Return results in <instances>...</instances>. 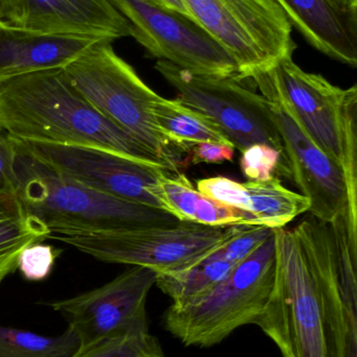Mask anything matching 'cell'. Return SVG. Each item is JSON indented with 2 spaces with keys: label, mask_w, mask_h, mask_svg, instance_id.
Returning a JSON list of instances; mask_svg holds the SVG:
<instances>
[{
  "label": "cell",
  "mask_w": 357,
  "mask_h": 357,
  "mask_svg": "<svg viewBox=\"0 0 357 357\" xmlns=\"http://www.w3.org/2000/svg\"><path fill=\"white\" fill-rule=\"evenodd\" d=\"M277 277L258 319L283 357H357V281L340 272L330 225L275 229Z\"/></svg>",
  "instance_id": "6da1fadb"
},
{
  "label": "cell",
  "mask_w": 357,
  "mask_h": 357,
  "mask_svg": "<svg viewBox=\"0 0 357 357\" xmlns=\"http://www.w3.org/2000/svg\"><path fill=\"white\" fill-rule=\"evenodd\" d=\"M0 126L18 142L94 146L178 173L146 144L99 112L63 68L0 81Z\"/></svg>",
  "instance_id": "7a4b0ae2"
},
{
  "label": "cell",
  "mask_w": 357,
  "mask_h": 357,
  "mask_svg": "<svg viewBox=\"0 0 357 357\" xmlns=\"http://www.w3.org/2000/svg\"><path fill=\"white\" fill-rule=\"evenodd\" d=\"M14 148L16 199L50 234L136 230L180 222L165 210L117 199L63 177L15 142Z\"/></svg>",
  "instance_id": "3957f363"
},
{
  "label": "cell",
  "mask_w": 357,
  "mask_h": 357,
  "mask_svg": "<svg viewBox=\"0 0 357 357\" xmlns=\"http://www.w3.org/2000/svg\"><path fill=\"white\" fill-rule=\"evenodd\" d=\"M261 96L281 102L310 139L343 169L350 209H357V86L343 89L306 73L293 56L252 77Z\"/></svg>",
  "instance_id": "277c9868"
},
{
  "label": "cell",
  "mask_w": 357,
  "mask_h": 357,
  "mask_svg": "<svg viewBox=\"0 0 357 357\" xmlns=\"http://www.w3.org/2000/svg\"><path fill=\"white\" fill-rule=\"evenodd\" d=\"M276 277L274 231L213 289L188 301L173 302L163 312V328L187 347L218 345L240 327L256 324Z\"/></svg>",
  "instance_id": "5b68a950"
},
{
  "label": "cell",
  "mask_w": 357,
  "mask_h": 357,
  "mask_svg": "<svg viewBox=\"0 0 357 357\" xmlns=\"http://www.w3.org/2000/svg\"><path fill=\"white\" fill-rule=\"evenodd\" d=\"M112 41L102 40L64 67L69 81L105 117L146 144L177 171L175 154L155 125L153 104L161 96L117 56Z\"/></svg>",
  "instance_id": "8992f818"
},
{
  "label": "cell",
  "mask_w": 357,
  "mask_h": 357,
  "mask_svg": "<svg viewBox=\"0 0 357 357\" xmlns=\"http://www.w3.org/2000/svg\"><path fill=\"white\" fill-rule=\"evenodd\" d=\"M191 19L236 62L239 81L293 56V26L275 0H182Z\"/></svg>",
  "instance_id": "52a82bcc"
},
{
  "label": "cell",
  "mask_w": 357,
  "mask_h": 357,
  "mask_svg": "<svg viewBox=\"0 0 357 357\" xmlns=\"http://www.w3.org/2000/svg\"><path fill=\"white\" fill-rule=\"evenodd\" d=\"M237 226L210 227L180 220L136 230L54 233L48 238L67 243L101 261L165 273L196 261L230 238Z\"/></svg>",
  "instance_id": "ba28073f"
},
{
  "label": "cell",
  "mask_w": 357,
  "mask_h": 357,
  "mask_svg": "<svg viewBox=\"0 0 357 357\" xmlns=\"http://www.w3.org/2000/svg\"><path fill=\"white\" fill-rule=\"evenodd\" d=\"M155 69L178 102L209 117L237 150L264 144L284 153L270 102L238 79L198 75L167 61H157Z\"/></svg>",
  "instance_id": "9c48e42d"
},
{
  "label": "cell",
  "mask_w": 357,
  "mask_h": 357,
  "mask_svg": "<svg viewBox=\"0 0 357 357\" xmlns=\"http://www.w3.org/2000/svg\"><path fill=\"white\" fill-rule=\"evenodd\" d=\"M151 56L198 75L238 79L236 62L192 19L155 0H110Z\"/></svg>",
  "instance_id": "30bf717a"
},
{
  "label": "cell",
  "mask_w": 357,
  "mask_h": 357,
  "mask_svg": "<svg viewBox=\"0 0 357 357\" xmlns=\"http://www.w3.org/2000/svg\"><path fill=\"white\" fill-rule=\"evenodd\" d=\"M13 142L63 177L117 199L165 210L159 182L171 172L163 167L94 146Z\"/></svg>",
  "instance_id": "8fae6325"
},
{
  "label": "cell",
  "mask_w": 357,
  "mask_h": 357,
  "mask_svg": "<svg viewBox=\"0 0 357 357\" xmlns=\"http://www.w3.org/2000/svg\"><path fill=\"white\" fill-rule=\"evenodd\" d=\"M157 273L133 266L103 287L50 303L81 345L103 337L149 331L147 299Z\"/></svg>",
  "instance_id": "7c38bea8"
},
{
  "label": "cell",
  "mask_w": 357,
  "mask_h": 357,
  "mask_svg": "<svg viewBox=\"0 0 357 357\" xmlns=\"http://www.w3.org/2000/svg\"><path fill=\"white\" fill-rule=\"evenodd\" d=\"M282 139L291 177L310 201L316 220L331 224L349 209V195L343 169L323 152L281 102L268 100Z\"/></svg>",
  "instance_id": "4fadbf2b"
},
{
  "label": "cell",
  "mask_w": 357,
  "mask_h": 357,
  "mask_svg": "<svg viewBox=\"0 0 357 357\" xmlns=\"http://www.w3.org/2000/svg\"><path fill=\"white\" fill-rule=\"evenodd\" d=\"M0 24L110 41L131 37L129 22L110 0H0Z\"/></svg>",
  "instance_id": "5bb4252c"
},
{
  "label": "cell",
  "mask_w": 357,
  "mask_h": 357,
  "mask_svg": "<svg viewBox=\"0 0 357 357\" xmlns=\"http://www.w3.org/2000/svg\"><path fill=\"white\" fill-rule=\"evenodd\" d=\"M104 38L42 33L0 24V81L64 68Z\"/></svg>",
  "instance_id": "9a60e30c"
},
{
  "label": "cell",
  "mask_w": 357,
  "mask_h": 357,
  "mask_svg": "<svg viewBox=\"0 0 357 357\" xmlns=\"http://www.w3.org/2000/svg\"><path fill=\"white\" fill-rule=\"evenodd\" d=\"M197 189L203 195L247 212L258 226L283 228L297 216L309 211L310 201L286 188L280 178L239 183L226 177L199 180Z\"/></svg>",
  "instance_id": "2e32d148"
},
{
  "label": "cell",
  "mask_w": 357,
  "mask_h": 357,
  "mask_svg": "<svg viewBox=\"0 0 357 357\" xmlns=\"http://www.w3.org/2000/svg\"><path fill=\"white\" fill-rule=\"evenodd\" d=\"M316 50L337 62L357 66V20L333 0H275Z\"/></svg>",
  "instance_id": "e0dca14e"
},
{
  "label": "cell",
  "mask_w": 357,
  "mask_h": 357,
  "mask_svg": "<svg viewBox=\"0 0 357 357\" xmlns=\"http://www.w3.org/2000/svg\"><path fill=\"white\" fill-rule=\"evenodd\" d=\"M159 199L166 211L182 222L210 227L256 225L247 212L203 195L184 174L163 175L159 182Z\"/></svg>",
  "instance_id": "ac0fdd59"
},
{
  "label": "cell",
  "mask_w": 357,
  "mask_h": 357,
  "mask_svg": "<svg viewBox=\"0 0 357 357\" xmlns=\"http://www.w3.org/2000/svg\"><path fill=\"white\" fill-rule=\"evenodd\" d=\"M152 116L161 135L173 146L186 149L187 146L201 142L232 144L209 117L184 106L177 100H167L161 96L153 104Z\"/></svg>",
  "instance_id": "d6986e66"
},
{
  "label": "cell",
  "mask_w": 357,
  "mask_h": 357,
  "mask_svg": "<svg viewBox=\"0 0 357 357\" xmlns=\"http://www.w3.org/2000/svg\"><path fill=\"white\" fill-rule=\"evenodd\" d=\"M219 245L184 268L157 273L159 289L173 302L188 301L213 289L237 266L219 255L217 251Z\"/></svg>",
  "instance_id": "ffe728a7"
},
{
  "label": "cell",
  "mask_w": 357,
  "mask_h": 357,
  "mask_svg": "<svg viewBox=\"0 0 357 357\" xmlns=\"http://www.w3.org/2000/svg\"><path fill=\"white\" fill-rule=\"evenodd\" d=\"M50 230L27 213L18 199L0 205V283L17 268L19 254L27 245L48 238Z\"/></svg>",
  "instance_id": "44dd1931"
},
{
  "label": "cell",
  "mask_w": 357,
  "mask_h": 357,
  "mask_svg": "<svg viewBox=\"0 0 357 357\" xmlns=\"http://www.w3.org/2000/svg\"><path fill=\"white\" fill-rule=\"evenodd\" d=\"M80 345L79 337L69 327L59 337H45L0 326V357H73Z\"/></svg>",
  "instance_id": "7402d4cb"
},
{
  "label": "cell",
  "mask_w": 357,
  "mask_h": 357,
  "mask_svg": "<svg viewBox=\"0 0 357 357\" xmlns=\"http://www.w3.org/2000/svg\"><path fill=\"white\" fill-rule=\"evenodd\" d=\"M73 357H169L159 339L146 333L103 337L80 345Z\"/></svg>",
  "instance_id": "603a6c76"
},
{
  "label": "cell",
  "mask_w": 357,
  "mask_h": 357,
  "mask_svg": "<svg viewBox=\"0 0 357 357\" xmlns=\"http://www.w3.org/2000/svg\"><path fill=\"white\" fill-rule=\"evenodd\" d=\"M241 153L240 169L249 181L270 180L277 169L283 175L291 176L285 153L268 144H253Z\"/></svg>",
  "instance_id": "cb8c5ba5"
},
{
  "label": "cell",
  "mask_w": 357,
  "mask_h": 357,
  "mask_svg": "<svg viewBox=\"0 0 357 357\" xmlns=\"http://www.w3.org/2000/svg\"><path fill=\"white\" fill-rule=\"evenodd\" d=\"M275 229L258 225H238L234 234L218 247L217 251L226 261L238 264L262 245Z\"/></svg>",
  "instance_id": "d4e9b609"
},
{
  "label": "cell",
  "mask_w": 357,
  "mask_h": 357,
  "mask_svg": "<svg viewBox=\"0 0 357 357\" xmlns=\"http://www.w3.org/2000/svg\"><path fill=\"white\" fill-rule=\"evenodd\" d=\"M56 257L57 252L52 245L35 243L20 252L17 268L27 280H43L52 272Z\"/></svg>",
  "instance_id": "484cf974"
},
{
  "label": "cell",
  "mask_w": 357,
  "mask_h": 357,
  "mask_svg": "<svg viewBox=\"0 0 357 357\" xmlns=\"http://www.w3.org/2000/svg\"><path fill=\"white\" fill-rule=\"evenodd\" d=\"M14 142L0 126V195L14 197Z\"/></svg>",
  "instance_id": "4316f807"
},
{
  "label": "cell",
  "mask_w": 357,
  "mask_h": 357,
  "mask_svg": "<svg viewBox=\"0 0 357 357\" xmlns=\"http://www.w3.org/2000/svg\"><path fill=\"white\" fill-rule=\"evenodd\" d=\"M235 148L230 144L221 142H201L192 148L193 161L196 163H224L233 161Z\"/></svg>",
  "instance_id": "83f0119b"
},
{
  "label": "cell",
  "mask_w": 357,
  "mask_h": 357,
  "mask_svg": "<svg viewBox=\"0 0 357 357\" xmlns=\"http://www.w3.org/2000/svg\"><path fill=\"white\" fill-rule=\"evenodd\" d=\"M335 3L341 8L350 18L357 20V0H333Z\"/></svg>",
  "instance_id": "f1b7e54d"
},
{
  "label": "cell",
  "mask_w": 357,
  "mask_h": 357,
  "mask_svg": "<svg viewBox=\"0 0 357 357\" xmlns=\"http://www.w3.org/2000/svg\"><path fill=\"white\" fill-rule=\"evenodd\" d=\"M159 2L161 6H165V8H169V10H174V12L180 13V14L184 15V16L189 17L188 10H187L186 6L182 3V0H155Z\"/></svg>",
  "instance_id": "f546056e"
},
{
  "label": "cell",
  "mask_w": 357,
  "mask_h": 357,
  "mask_svg": "<svg viewBox=\"0 0 357 357\" xmlns=\"http://www.w3.org/2000/svg\"><path fill=\"white\" fill-rule=\"evenodd\" d=\"M15 199L14 197H6V195H0V205L6 203V202L10 201V199Z\"/></svg>",
  "instance_id": "4dcf8cb0"
}]
</instances>
